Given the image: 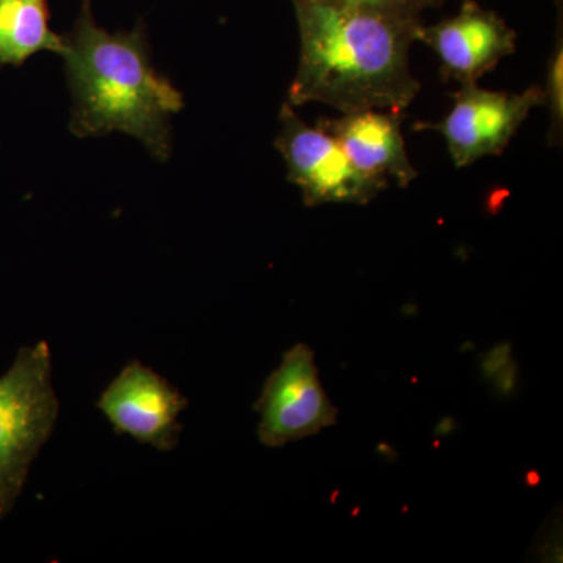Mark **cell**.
Segmentation results:
<instances>
[{
	"mask_svg": "<svg viewBox=\"0 0 563 563\" xmlns=\"http://www.w3.org/2000/svg\"><path fill=\"white\" fill-rule=\"evenodd\" d=\"M301 55L288 103H324L340 113L402 111L421 84L410 69V47L421 11L292 0Z\"/></svg>",
	"mask_w": 563,
	"mask_h": 563,
	"instance_id": "1",
	"label": "cell"
},
{
	"mask_svg": "<svg viewBox=\"0 0 563 563\" xmlns=\"http://www.w3.org/2000/svg\"><path fill=\"white\" fill-rule=\"evenodd\" d=\"M91 2L80 0L62 54L73 96L69 131L77 139L125 133L166 162L181 92L152 65L146 25L109 32L96 22Z\"/></svg>",
	"mask_w": 563,
	"mask_h": 563,
	"instance_id": "2",
	"label": "cell"
},
{
	"mask_svg": "<svg viewBox=\"0 0 563 563\" xmlns=\"http://www.w3.org/2000/svg\"><path fill=\"white\" fill-rule=\"evenodd\" d=\"M49 344L22 346L0 377V520L16 506L32 462L57 424Z\"/></svg>",
	"mask_w": 563,
	"mask_h": 563,
	"instance_id": "3",
	"label": "cell"
},
{
	"mask_svg": "<svg viewBox=\"0 0 563 563\" xmlns=\"http://www.w3.org/2000/svg\"><path fill=\"white\" fill-rule=\"evenodd\" d=\"M277 151L287 163L288 180L302 192L306 206L369 203L388 187L352 165L339 141L298 117L290 103L282 106Z\"/></svg>",
	"mask_w": 563,
	"mask_h": 563,
	"instance_id": "4",
	"label": "cell"
},
{
	"mask_svg": "<svg viewBox=\"0 0 563 563\" xmlns=\"http://www.w3.org/2000/svg\"><path fill=\"white\" fill-rule=\"evenodd\" d=\"M261 413L258 440L269 448L317 435L336 422V409L329 401L307 344L288 350L279 368L269 374L261 398L254 404Z\"/></svg>",
	"mask_w": 563,
	"mask_h": 563,
	"instance_id": "5",
	"label": "cell"
},
{
	"mask_svg": "<svg viewBox=\"0 0 563 563\" xmlns=\"http://www.w3.org/2000/svg\"><path fill=\"white\" fill-rule=\"evenodd\" d=\"M543 101L539 85L521 95L484 90L477 84L462 85L454 95L453 109L431 129L446 140L454 165L466 168L488 155L503 154L529 113Z\"/></svg>",
	"mask_w": 563,
	"mask_h": 563,
	"instance_id": "6",
	"label": "cell"
},
{
	"mask_svg": "<svg viewBox=\"0 0 563 563\" xmlns=\"http://www.w3.org/2000/svg\"><path fill=\"white\" fill-rule=\"evenodd\" d=\"M118 435H131L169 453L179 444L180 413L188 399L165 377L139 361L129 362L96 404Z\"/></svg>",
	"mask_w": 563,
	"mask_h": 563,
	"instance_id": "7",
	"label": "cell"
},
{
	"mask_svg": "<svg viewBox=\"0 0 563 563\" xmlns=\"http://www.w3.org/2000/svg\"><path fill=\"white\" fill-rule=\"evenodd\" d=\"M417 41L431 47L442 65L444 80L477 84L503 58L517 49V33L496 11L465 0L450 20L418 29Z\"/></svg>",
	"mask_w": 563,
	"mask_h": 563,
	"instance_id": "8",
	"label": "cell"
},
{
	"mask_svg": "<svg viewBox=\"0 0 563 563\" xmlns=\"http://www.w3.org/2000/svg\"><path fill=\"white\" fill-rule=\"evenodd\" d=\"M401 122V111L362 110L318 121V128L339 141L358 172L385 184L395 180L406 188L420 173L407 154Z\"/></svg>",
	"mask_w": 563,
	"mask_h": 563,
	"instance_id": "9",
	"label": "cell"
},
{
	"mask_svg": "<svg viewBox=\"0 0 563 563\" xmlns=\"http://www.w3.org/2000/svg\"><path fill=\"white\" fill-rule=\"evenodd\" d=\"M49 20L47 0H0V70L20 68L40 52H65V36Z\"/></svg>",
	"mask_w": 563,
	"mask_h": 563,
	"instance_id": "10",
	"label": "cell"
},
{
	"mask_svg": "<svg viewBox=\"0 0 563 563\" xmlns=\"http://www.w3.org/2000/svg\"><path fill=\"white\" fill-rule=\"evenodd\" d=\"M543 106L551 114V129L548 141L551 146H561L563 133V38L562 22H559L558 38L554 51L548 62L547 85L543 88Z\"/></svg>",
	"mask_w": 563,
	"mask_h": 563,
	"instance_id": "11",
	"label": "cell"
},
{
	"mask_svg": "<svg viewBox=\"0 0 563 563\" xmlns=\"http://www.w3.org/2000/svg\"><path fill=\"white\" fill-rule=\"evenodd\" d=\"M322 2L343 3V5H357V7H374V9H388V10H413V7L406 5L399 0H322Z\"/></svg>",
	"mask_w": 563,
	"mask_h": 563,
	"instance_id": "12",
	"label": "cell"
},
{
	"mask_svg": "<svg viewBox=\"0 0 563 563\" xmlns=\"http://www.w3.org/2000/svg\"><path fill=\"white\" fill-rule=\"evenodd\" d=\"M399 2L406 3V5L413 7L417 10L435 9V7H442L448 0H399Z\"/></svg>",
	"mask_w": 563,
	"mask_h": 563,
	"instance_id": "13",
	"label": "cell"
}]
</instances>
